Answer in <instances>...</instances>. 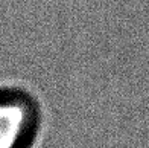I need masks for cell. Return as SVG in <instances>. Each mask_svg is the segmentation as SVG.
I'll list each match as a JSON object with an SVG mask.
<instances>
[{"label":"cell","instance_id":"cell-1","mask_svg":"<svg viewBox=\"0 0 149 148\" xmlns=\"http://www.w3.org/2000/svg\"><path fill=\"white\" fill-rule=\"evenodd\" d=\"M35 128V110L22 95L0 93V148H26Z\"/></svg>","mask_w":149,"mask_h":148}]
</instances>
